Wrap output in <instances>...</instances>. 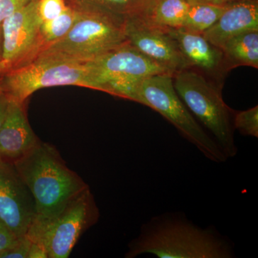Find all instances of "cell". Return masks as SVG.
<instances>
[{
  "label": "cell",
  "mask_w": 258,
  "mask_h": 258,
  "mask_svg": "<svg viewBox=\"0 0 258 258\" xmlns=\"http://www.w3.org/2000/svg\"><path fill=\"white\" fill-rule=\"evenodd\" d=\"M9 100L3 95L0 94V128L4 123L7 111H8Z\"/></svg>",
  "instance_id": "cell-28"
},
{
  "label": "cell",
  "mask_w": 258,
  "mask_h": 258,
  "mask_svg": "<svg viewBox=\"0 0 258 258\" xmlns=\"http://www.w3.org/2000/svg\"><path fill=\"white\" fill-rule=\"evenodd\" d=\"M157 0H132L127 15H143Z\"/></svg>",
  "instance_id": "cell-25"
},
{
  "label": "cell",
  "mask_w": 258,
  "mask_h": 258,
  "mask_svg": "<svg viewBox=\"0 0 258 258\" xmlns=\"http://www.w3.org/2000/svg\"><path fill=\"white\" fill-rule=\"evenodd\" d=\"M41 24L37 0L16 10L2 22L0 75L27 66L38 57L44 49Z\"/></svg>",
  "instance_id": "cell-9"
},
{
  "label": "cell",
  "mask_w": 258,
  "mask_h": 258,
  "mask_svg": "<svg viewBox=\"0 0 258 258\" xmlns=\"http://www.w3.org/2000/svg\"><path fill=\"white\" fill-rule=\"evenodd\" d=\"M20 238L0 220V252L3 253L18 243Z\"/></svg>",
  "instance_id": "cell-23"
},
{
  "label": "cell",
  "mask_w": 258,
  "mask_h": 258,
  "mask_svg": "<svg viewBox=\"0 0 258 258\" xmlns=\"http://www.w3.org/2000/svg\"><path fill=\"white\" fill-rule=\"evenodd\" d=\"M31 242L28 258H48V254L43 244L37 241Z\"/></svg>",
  "instance_id": "cell-26"
},
{
  "label": "cell",
  "mask_w": 258,
  "mask_h": 258,
  "mask_svg": "<svg viewBox=\"0 0 258 258\" xmlns=\"http://www.w3.org/2000/svg\"><path fill=\"white\" fill-rule=\"evenodd\" d=\"M36 217L35 200L14 165L0 161V220L23 238Z\"/></svg>",
  "instance_id": "cell-11"
},
{
  "label": "cell",
  "mask_w": 258,
  "mask_h": 258,
  "mask_svg": "<svg viewBox=\"0 0 258 258\" xmlns=\"http://www.w3.org/2000/svg\"><path fill=\"white\" fill-rule=\"evenodd\" d=\"M78 18L79 13L68 5L63 13L57 18L49 21L42 22L40 32L44 42V49L66 36Z\"/></svg>",
  "instance_id": "cell-18"
},
{
  "label": "cell",
  "mask_w": 258,
  "mask_h": 258,
  "mask_svg": "<svg viewBox=\"0 0 258 258\" xmlns=\"http://www.w3.org/2000/svg\"><path fill=\"white\" fill-rule=\"evenodd\" d=\"M63 86L91 89L86 62L39 56L27 66L0 75V94L20 103L38 90Z\"/></svg>",
  "instance_id": "cell-7"
},
{
  "label": "cell",
  "mask_w": 258,
  "mask_h": 258,
  "mask_svg": "<svg viewBox=\"0 0 258 258\" xmlns=\"http://www.w3.org/2000/svg\"><path fill=\"white\" fill-rule=\"evenodd\" d=\"M189 4L185 0H157L143 15H137L161 28H179Z\"/></svg>",
  "instance_id": "cell-16"
},
{
  "label": "cell",
  "mask_w": 258,
  "mask_h": 258,
  "mask_svg": "<svg viewBox=\"0 0 258 258\" xmlns=\"http://www.w3.org/2000/svg\"><path fill=\"white\" fill-rule=\"evenodd\" d=\"M250 30H258L257 0L229 5L216 23L203 35L210 43L221 49L230 39Z\"/></svg>",
  "instance_id": "cell-14"
},
{
  "label": "cell",
  "mask_w": 258,
  "mask_h": 258,
  "mask_svg": "<svg viewBox=\"0 0 258 258\" xmlns=\"http://www.w3.org/2000/svg\"><path fill=\"white\" fill-rule=\"evenodd\" d=\"M173 83L178 96L195 119L205 127L228 159L235 157L238 152L233 124L236 111L224 101L220 86L192 69L175 73Z\"/></svg>",
  "instance_id": "cell-4"
},
{
  "label": "cell",
  "mask_w": 258,
  "mask_h": 258,
  "mask_svg": "<svg viewBox=\"0 0 258 258\" xmlns=\"http://www.w3.org/2000/svg\"><path fill=\"white\" fill-rule=\"evenodd\" d=\"M69 6L79 18L66 36L45 47L38 57L84 62L126 42L125 16L92 5Z\"/></svg>",
  "instance_id": "cell-3"
},
{
  "label": "cell",
  "mask_w": 258,
  "mask_h": 258,
  "mask_svg": "<svg viewBox=\"0 0 258 258\" xmlns=\"http://www.w3.org/2000/svg\"><path fill=\"white\" fill-rule=\"evenodd\" d=\"M31 240L28 236L20 238L18 243L1 254L0 258H28Z\"/></svg>",
  "instance_id": "cell-22"
},
{
  "label": "cell",
  "mask_w": 258,
  "mask_h": 258,
  "mask_svg": "<svg viewBox=\"0 0 258 258\" xmlns=\"http://www.w3.org/2000/svg\"><path fill=\"white\" fill-rule=\"evenodd\" d=\"M99 217V209L88 187L46 223L32 226L27 236L45 245L48 258H68L81 235L96 225Z\"/></svg>",
  "instance_id": "cell-8"
},
{
  "label": "cell",
  "mask_w": 258,
  "mask_h": 258,
  "mask_svg": "<svg viewBox=\"0 0 258 258\" xmlns=\"http://www.w3.org/2000/svg\"><path fill=\"white\" fill-rule=\"evenodd\" d=\"M152 254L160 258H232L234 245L211 227L203 228L184 215L166 213L142 225L128 244L125 257Z\"/></svg>",
  "instance_id": "cell-1"
},
{
  "label": "cell",
  "mask_w": 258,
  "mask_h": 258,
  "mask_svg": "<svg viewBox=\"0 0 258 258\" xmlns=\"http://www.w3.org/2000/svg\"><path fill=\"white\" fill-rule=\"evenodd\" d=\"M67 5H88L101 8L111 13L126 16L132 0H66Z\"/></svg>",
  "instance_id": "cell-20"
},
{
  "label": "cell",
  "mask_w": 258,
  "mask_h": 258,
  "mask_svg": "<svg viewBox=\"0 0 258 258\" xmlns=\"http://www.w3.org/2000/svg\"><path fill=\"white\" fill-rule=\"evenodd\" d=\"M136 102L162 115L209 160L222 164L228 159L178 96L173 83V75H154L139 80Z\"/></svg>",
  "instance_id": "cell-5"
},
{
  "label": "cell",
  "mask_w": 258,
  "mask_h": 258,
  "mask_svg": "<svg viewBox=\"0 0 258 258\" xmlns=\"http://www.w3.org/2000/svg\"><path fill=\"white\" fill-rule=\"evenodd\" d=\"M85 62L91 89L134 102L139 80L154 75H174L127 42Z\"/></svg>",
  "instance_id": "cell-6"
},
{
  "label": "cell",
  "mask_w": 258,
  "mask_h": 258,
  "mask_svg": "<svg viewBox=\"0 0 258 258\" xmlns=\"http://www.w3.org/2000/svg\"><path fill=\"white\" fill-rule=\"evenodd\" d=\"M3 56V30H2V23H0V61Z\"/></svg>",
  "instance_id": "cell-29"
},
{
  "label": "cell",
  "mask_w": 258,
  "mask_h": 258,
  "mask_svg": "<svg viewBox=\"0 0 258 258\" xmlns=\"http://www.w3.org/2000/svg\"><path fill=\"white\" fill-rule=\"evenodd\" d=\"M124 32L129 45L173 74L190 69L175 41L165 29L156 26L137 15H126Z\"/></svg>",
  "instance_id": "cell-10"
},
{
  "label": "cell",
  "mask_w": 258,
  "mask_h": 258,
  "mask_svg": "<svg viewBox=\"0 0 258 258\" xmlns=\"http://www.w3.org/2000/svg\"><path fill=\"white\" fill-rule=\"evenodd\" d=\"M13 165L35 200L37 217L32 226L46 223L89 187L68 167L55 146L41 141Z\"/></svg>",
  "instance_id": "cell-2"
},
{
  "label": "cell",
  "mask_w": 258,
  "mask_h": 258,
  "mask_svg": "<svg viewBox=\"0 0 258 258\" xmlns=\"http://www.w3.org/2000/svg\"><path fill=\"white\" fill-rule=\"evenodd\" d=\"M67 7L66 0H37V11L42 22L57 18Z\"/></svg>",
  "instance_id": "cell-21"
},
{
  "label": "cell",
  "mask_w": 258,
  "mask_h": 258,
  "mask_svg": "<svg viewBox=\"0 0 258 258\" xmlns=\"http://www.w3.org/2000/svg\"><path fill=\"white\" fill-rule=\"evenodd\" d=\"M34 0H0V23L9 15L13 14Z\"/></svg>",
  "instance_id": "cell-24"
},
{
  "label": "cell",
  "mask_w": 258,
  "mask_h": 258,
  "mask_svg": "<svg viewBox=\"0 0 258 258\" xmlns=\"http://www.w3.org/2000/svg\"><path fill=\"white\" fill-rule=\"evenodd\" d=\"M234 128L244 137L258 138V106L245 111H236Z\"/></svg>",
  "instance_id": "cell-19"
},
{
  "label": "cell",
  "mask_w": 258,
  "mask_h": 258,
  "mask_svg": "<svg viewBox=\"0 0 258 258\" xmlns=\"http://www.w3.org/2000/svg\"><path fill=\"white\" fill-rule=\"evenodd\" d=\"M40 142L28 119L26 102L9 101L0 128V161L14 164Z\"/></svg>",
  "instance_id": "cell-12"
},
{
  "label": "cell",
  "mask_w": 258,
  "mask_h": 258,
  "mask_svg": "<svg viewBox=\"0 0 258 258\" xmlns=\"http://www.w3.org/2000/svg\"><path fill=\"white\" fill-rule=\"evenodd\" d=\"M228 6L229 5L189 4L181 28L203 34L216 23Z\"/></svg>",
  "instance_id": "cell-17"
},
{
  "label": "cell",
  "mask_w": 258,
  "mask_h": 258,
  "mask_svg": "<svg viewBox=\"0 0 258 258\" xmlns=\"http://www.w3.org/2000/svg\"><path fill=\"white\" fill-rule=\"evenodd\" d=\"M189 4H210L215 5H228L237 2L247 0H185Z\"/></svg>",
  "instance_id": "cell-27"
},
{
  "label": "cell",
  "mask_w": 258,
  "mask_h": 258,
  "mask_svg": "<svg viewBox=\"0 0 258 258\" xmlns=\"http://www.w3.org/2000/svg\"><path fill=\"white\" fill-rule=\"evenodd\" d=\"M1 252H0V257H1Z\"/></svg>",
  "instance_id": "cell-30"
},
{
  "label": "cell",
  "mask_w": 258,
  "mask_h": 258,
  "mask_svg": "<svg viewBox=\"0 0 258 258\" xmlns=\"http://www.w3.org/2000/svg\"><path fill=\"white\" fill-rule=\"evenodd\" d=\"M226 72L238 66L258 68V30L230 39L221 47Z\"/></svg>",
  "instance_id": "cell-15"
},
{
  "label": "cell",
  "mask_w": 258,
  "mask_h": 258,
  "mask_svg": "<svg viewBox=\"0 0 258 258\" xmlns=\"http://www.w3.org/2000/svg\"><path fill=\"white\" fill-rule=\"evenodd\" d=\"M164 29L175 41L190 69L214 77H222L226 73L221 49L210 43L203 34L182 28Z\"/></svg>",
  "instance_id": "cell-13"
}]
</instances>
